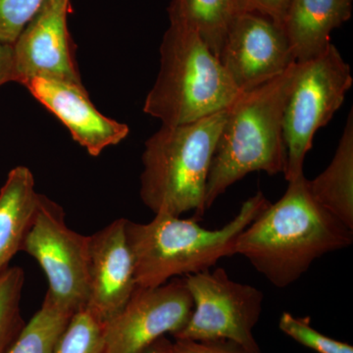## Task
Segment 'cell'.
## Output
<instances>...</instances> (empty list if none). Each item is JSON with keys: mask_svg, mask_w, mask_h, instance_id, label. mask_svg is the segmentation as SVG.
Wrapping results in <instances>:
<instances>
[{"mask_svg": "<svg viewBox=\"0 0 353 353\" xmlns=\"http://www.w3.org/2000/svg\"><path fill=\"white\" fill-rule=\"evenodd\" d=\"M352 243L353 230L315 201L303 174L289 182L284 196L243 230L234 255L245 257L270 284L285 288L316 260Z\"/></svg>", "mask_w": 353, "mask_h": 353, "instance_id": "6da1fadb", "label": "cell"}, {"mask_svg": "<svg viewBox=\"0 0 353 353\" xmlns=\"http://www.w3.org/2000/svg\"><path fill=\"white\" fill-rule=\"evenodd\" d=\"M299 67L296 62L281 75L241 92L229 108L209 168L205 211L229 187L252 172L284 174L287 152L283 122Z\"/></svg>", "mask_w": 353, "mask_h": 353, "instance_id": "7a4b0ae2", "label": "cell"}, {"mask_svg": "<svg viewBox=\"0 0 353 353\" xmlns=\"http://www.w3.org/2000/svg\"><path fill=\"white\" fill-rule=\"evenodd\" d=\"M270 202L259 192L243 202L238 214L217 230L201 227L196 220L157 213L150 223L126 220V238L137 285L150 289L179 276L209 270L220 259L234 255V245L248 225Z\"/></svg>", "mask_w": 353, "mask_h": 353, "instance_id": "3957f363", "label": "cell"}, {"mask_svg": "<svg viewBox=\"0 0 353 353\" xmlns=\"http://www.w3.org/2000/svg\"><path fill=\"white\" fill-rule=\"evenodd\" d=\"M229 108L188 124L162 127L145 141L141 199L154 214L180 217L205 213L204 196L211 160Z\"/></svg>", "mask_w": 353, "mask_h": 353, "instance_id": "277c9868", "label": "cell"}, {"mask_svg": "<svg viewBox=\"0 0 353 353\" xmlns=\"http://www.w3.org/2000/svg\"><path fill=\"white\" fill-rule=\"evenodd\" d=\"M241 92L199 34L171 22L160 46V69L143 111L162 125L188 124L231 108Z\"/></svg>", "mask_w": 353, "mask_h": 353, "instance_id": "5b68a950", "label": "cell"}, {"mask_svg": "<svg viewBox=\"0 0 353 353\" xmlns=\"http://www.w3.org/2000/svg\"><path fill=\"white\" fill-rule=\"evenodd\" d=\"M299 64L283 122L288 183L303 175L304 159L316 132L343 105L353 83L350 65L333 43L317 57Z\"/></svg>", "mask_w": 353, "mask_h": 353, "instance_id": "8992f818", "label": "cell"}, {"mask_svg": "<svg viewBox=\"0 0 353 353\" xmlns=\"http://www.w3.org/2000/svg\"><path fill=\"white\" fill-rule=\"evenodd\" d=\"M183 278L194 310L185 326L174 334L175 340L228 341L246 353H261L253 336L263 309L261 290L236 282L223 268Z\"/></svg>", "mask_w": 353, "mask_h": 353, "instance_id": "52a82bcc", "label": "cell"}, {"mask_svg": "<svg viewBox=\"0 0 353 353\" xmlns=\"http://www.w3.org/2000/svg\"><path fill=\"white\" fill-rule=\"evenodd\" d=\"M21 252L38 261L55 303L73 313L87 306L90 236L67 226L59 204L39 194Z\"/></svg>", "mask_w": 353, "mask_h": 353, "instance_id": "ba28073f", "label": "cell"}, {"mask_svg": "<svg viewBox=\"0 0 353 353\" xmlns=\"http://www.w3.org/2000/svg\"><path fill=\"white\" fill-rule=\"evenodd\" d=\"M194 301L185 278L150 289L137 288L124 308L105 322L102 353H143L189 321Z\"/></svg>", "mask_w": 353, "mask_h": 353, "instance_id": "9c48e42d", "label": "cell"}, {"mask_svg": "<svg viewBox=\"0 0 353 353\" xmlns=\"http://www.w3.org/2000/svg\"><path fill=\"white\" fill-rule=\"evenodd\" d=\"M219 59L241 92L268 82L296 62L282 26L253 12L234 18Z\"/></svg>", "mask_w": 353, "mask_h": 353, "instance_id": "30bf717a", "label": "cell"}, {"mask_svg": "<svg viewBox=\"0 0 353 353\" xmlns=\"http://www.w3.org/2000/svg\"><path fill=\"white\" fill-rule=\"evenodd\" d=\"M70 0H46L13 43L15 82L50 79L83 85L74 61L67 17Z\"/></svg>", "mask_w": 353, "mask_h": 353, "instance_id": "8fae6325", "label": "cell"}, {"mask_svg": "<svg viewBox=\"0 0 353 353\" xmlns=\"http://www.w3.org/2000/svg\"><path fill=\"white\" fill-rule=\"evenodd\" d=\"M126 220L113 221L90 236L87 307L104 323L124 308L138 288L125 231Z\"/></svg>", "mask_w": 353, "mask_h": 353, "instance_id": "7c38bea8", "label": "cell"}, {"mask_svg": "<svg viewBox=\"0 0 353 353\" xmlns=\"http://www.w3.org/2000/svg\"><path fill=\"white\" fill-rule=\"evenodd\" d=\"M23 85L63 123L74 141L92 157H99L129 134L126 124L102 115L94 108L83 85L43 78L31 79Z\"/></svg>", "mask_w": 353, "mask_h": 353, "instance_id": "4fadbf2b", "label": "cell"}, {"mask_svg": "<svg viewBox=\"0 0 353 353\" xmlns=\"http://www.w3.org/2000/svg\"><path fill=\"white\" fill-rule=\"evenodd\" d=\"M352 0H292L282 28L296 62L321 54L331 32L352 15Z\"/></svg>", "mask_w": 353, "mask_h": 353, "instance_id": "5bb4252c", "label": "cell"}, {"mask_svg": "<svg viewBox=\"0 0 353 353\" xmlns=\"http://www.w3.org/2000/svg\"><path fill=\"white\" fill-rule=\"evenodd\" d=\"M39 199L34 175L28 167L17 166L9 172L0 189V275L22 250Z\"/></svg>", "mask_w": 353, "mask_h": 353, "instance_id": "9a60e30c", "label": "cell"}, {"mask_svg": "<svg viewBox=\"0 0 353 353\" xmlns=\"http://www.w3.org/2000/svg\"><path fill=\"white\" fill-rule=\"evenodd\" d=\"M308 188L315 201L353 230V115L348 114L340 143L326 170Z\"/></svg>", "mask_w": 353, "mask_h": 353, "instance_id": "2e32d148", "label": "cell"}, {"mask_svg": "<svg viewBox=\"0 0 353 353\" xmlns=\"http://www.w3.org/2000/svg\"><path fill=\"white\" fill-rule=\"evenodd\" d=\"M241 13L240 0H173L171 22L192 28L219 57L230 26Z\"/></svg>", "mask_w": 353, "mask_h": 353, "instance_id": "e0dca14e", "label": "cell"}, {"mask_svg": "<svg viewBox=\"0 0 353 353\" xmlns=\"http://www.w3.org/2000/svg\"><path fill=\"white\" fill-rule=\"evenodd\" d=\"M73 314L46 294L41 309L25 324L8 353H53Z\"/></svg>", "mask_w": 353, "mask_h": 353, "instance_id": "ac0fdd59", "label": "cell"}, {"mask_svg": "<svg viewBox=\"0 0 353 353\" xmlns=\"http://www.w3.org/2000/svg\"><path fill=\"white\" fill-rule=\"evenodd\" d=\"M25 272L9 267L0 275V353H8L26 323L21 314Z\"/></svg>", "mask_w": 353, "mask_h": 353, "instance_id": "d6986e66", "label": "cell"}, {"mask_svg": "<svg viewBox=\"0 0 353 353\" xmlns=\"http://www.w3.org/2000/svg\"><path fill=\"white\" fill-rule=\"evenodd\" d=\"M104 326L87 306L80 309L72 316L53 353H102Z\"/></svg>", "mask_w": 353, "mask_h": 353, "instance_id": "ffe728a7", "label": "cell"}, {"mask_svg": "<svg viewBox=\"0 0 353 353\" xmlns=\"http://www.w3.org/2000/svg\"><path fill=\"white\" fill-rule=\"evenodd\" d=\"M279 328L292 340L317 353H353L352 345L334 340L312 328L308 318L301 319L284 312L279 320Z\"/></svg>", "mask_w": 353, "mask_h": 353, "instance_id": "44dd1931", "label": "cell"}, {"mask_svg": "<svg viewBox=\"0 0 353 353\" xmlns=\"http://www.w3.org/2000/svg\"><path fill=\"white\" fill-rule=\"evenodd\" d=\"M46 0H0V41L13 44Z\"/></svg>", "mask_w": 353, "mask_h": 353, "instance_id": "7402d4cb", "label": "cell"}, {"mask_svg": "<svg viewBox=\"0 0 353 353\" xmlns=\"http://www.w3.org/2000/svg\"><path fill=\"white\" fill-rule=\"evenodd\" d=\"M169 353H246L243 348L228 341H196L176 340L170 343Z\"/></svg>", "mask_w": 353, "mask_h": 353, "instance_id": "603a6c76", "label": "cell"}, {"mask_svg": "<svg viewBox=\"0 0 353 353\" xmlns=\"http://www.w3.org/2000/svg\"><path fill=\"white\" fill-rule=\"evenodd\" d=\"M292 0H240L241 12L259 13L282 26Z\"/></svg>", "mask_w": 353, "mask_h": 353, "instance_id": "cb8c5ba5", "label": "cell"}, {"mask_svg": "<svg viewBox=\"0 0 353 353\" xmlns=\"http://www.w3.org/2000/svg\"><path fill=\"white\" fill-rule=\"evenodd\" d=\"M9 82H15L13 44L0 41V87Z\"/></svg>", "mask_w": 353, "mask_h": 353, "instance_id": "d4e9b609", "label": "cell"}, {"mask_svg": "<svg viewBox=\"0 0 353 353\" xmlns=\"http://www.w3.org/2000/svg\"><path fill=\"white\" fill-rule=\"evenodd\" d=\"M170 343V341L167 340L165 336H162L159 340L153 343L143 353H169Z\"/></svg>", "mask_w": 353, "mask_h": 353, "instance_id": "484cf974", "label": "cell"}]
</instances>
